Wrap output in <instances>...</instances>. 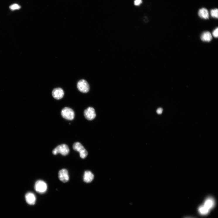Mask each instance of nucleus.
<instances>
[{
    "instance_id": "1",
    "label": "nucleus",
    "mask_w": 218,
    "mask_h": 218,
    "mask_svg": "<svg viewBox=\"0 0 218 218\" xmlns=\"http://www.w3.org/2000/svg\"><path fill=\"white\" fill-rule=\"evenodd\" d=\"M74 150L80 153V157L84 159L88 155V153L82 144L79 142L75 143L73 145Z\"/></svg>"
},
{
    "instance_id": "2",
    "label": "nucleus",
    "mask_w": 218,
    "mask_h": 218,
    "mask_svg": "<svg viewBox=\"0 0 218 218\" xmlns=\"http://www.w3.org/2000/svg\"><path fill=\"white\" fill-rule=\"evenodd\" d=\"M69 152V148L68 146L65 144L58 145L52 152L54 155L60 153L64 156L68 155Z\"/></svg>"
},
{
    "instance_id": "3",
    "label": "nucleus",
    "mask_w": 218,
    "mask_h": 218,
    "mask_svg": "<svg viewBox=\"0 0 218 218\" xmlns=\"http://www.w3.org/2000/svg\"><path fill=\"white\" fill-rule=\"evenodd\" d=\"M61 115L65 119L69 120H72L75 118V114L73 110L67 107L64 108L61 111Z\"/></svg>"
},
{
    "instance_id": "4",
    "label": "nucleus",
    "mask_w": 218,
    "mask_h": 218,
    "mask_svg": "<svg viewBox=\"0 0 218 218\" xmlns=\"http://www.w3.org/2000/svg\"><path fill=\"white\" fill-rule=\"evenodd\" d=\"M47 186L46 183L43 181L39 180L37 181L35 185V189L37 192L43 194L47 191Z\"/></svg>"
},
{
    "instance_id": "5",
    "label": "nucleus",
    "mask_w": 218,
    "mask_h": 218,
    "mask_svg": "<svg viewBox=\"0 0 218 218\" xmlns=\"http://www.w3.org/2000/svg\"><path fill=\"white\" fill-rule=\"evenodd\" d=\"M77 88L80 92L86 93L90 90V87L88 83L84 80H80L77 84Z\"/></svg>"
},
{
    "instance_id": "6",
    "label": "nucleus",
    "mask_w": 218,
    "mask_h": 218,
    "mask_svg": "<svg viewBox=\"0 0 218 218\" xmlns=\"http://www.w3.org/2000/svg\"><path fill=\"white\" fill-rule=\"evenodd\" d=\"M84 115L87 119L90 121L93 120L96 117L94 109L92 107H88L85 110Z\"/></svg>"
},
{
    "instance_id": "7",
    "label": "nucleus",
    "mask_w": 218,
    "mask_h": 218,
    "mask_svg": "<svg viewBox=\"0 0 218 218\" xmlns=\"http://www.w3.org/2000/svg\"><path fill=\"white\" fill-rule=\"evenodd\" d=\"M59 178L61 181L64 183L68 182L69 180L68 171L65 169L60 170L59 172Z\"/></svg>"
},
{
    "instance_id": "8",
    "label": "nucleus",
    "mask_w": 218,
    "mask_h": 218,
    "mask_svg": "<svg viewBox=\"0 0 218 218\" xmlns=\"http://www.w3.org/2000/svg\"><path fill=\"white\" fill-rule=\"evenodd\" d=\"M52 94L54 99L59 100L63 97L64 93L62 89L58 88L54 89L52 91Z\"/></svg>"
},
{
    "instance_id": "9",
    "label": "nucleus",
    "mask_w": 218,
    "mask_h": 218,
    "mask_svg": "<svg viewBox=\"0 0 218 218\" xmlns=\"http://www.w3.org/2000/svg\"><path fill=\"white\" fill-rule=\"evenodd\" d=\"M26 202L29 205H34L36 202V197L32 193H29L25 195Z\"/></svg>"
},
{
    "instance_id": "10",
    "label": "nucleus",
    "mask_w": 218,
    "mask_h": 218,
    "mask_svg": "<svg viewBox=\"0 0 218 218\" xmlns=\"http://www.w3.org/2000/svg\"><path fill=\"white\" fill-rule=\"evenodd\" d=\"M203 205L210 210L215 206V202L212 198L209 197L206 199Z\"/></svg>"
},
{
    "instance_id": "11",
    "label": "nucleus",
    "mask_w": 218,
    "mask_h": 218,
    "mask_svg": "<svg viewBox=\"0 0 218 218\" xmlns=\"http://www.w3.org/2000/svg\"><path fill=\"white\" fill-rule=\"evenodd\" d=\"M94 178V176L91 172L88 171H85L83 176V180L85 182L87 183L91 182Z\"/></svg>"
},
{
    "instance_id": "12",
    "label": "nucleus",
    "mask_w": 218,
    "mask_h": 218,
    "mask_svg": "<svg viewBox=\"0 0 218 218\" xmlns=\"http://www.w3.org/2000/svg\"><path fill=\"white\" fill-rule=\"evenodd\" d=\"M199 16L202 19H207L209 17V12L206 8H200L198 12Z\"/></svg>"
},
{
    "instance_id": "13",
    "label": "nucleus",
    "mask_w": 218,
    "mask_h": 218,
    "mask_svg": "<svg viewBox=\"0 0 218 218\" xmlns=\"http://www.w3.org/2000/svg\"><path fill=\"white\" fill-rule=\"evenodd\" d=\"M212 39V34L209 32H204L202 35L201 39L202 40L205 42H210Z\"/></svg>"
},
{
    "instance_id": "14",
    "label": "nucleus",
    "mask_w": 218,
    "mask_h": 218,
    "mask_svg": "<svg viewBox=\"0 0 218 218\" xmlns=\"http://www.w3.org/2000/svg\"><path fill=\"white\" fill-rule=\"evenodd\" d=\"M198 211L199 213L202 215H207L210 211L203 205L200 206L199 207Z\"/></svg>"
},
{
    "instance_id": "15",
    "label": "nucleus",
    "mask_w": 218,
    "mask_h": 218,
    "mask_svg": "<svg viewBox=\"0 0 218 218\" xmlns=\"http://www.w3.org/2000/svg\"><path fill=\"white\" fill-rule=\"evenodd\" d=\"M211 16L213 18H217L218 17V10L217 8L211 10L210 12Z\"/></svg>"
},
{
    "instance_id": "16",
    "label": "nucleus",
    "mask_w": 218,
    "mask_h": 218,
    "mask_svg": "<svg viewBox=\"0 0 218 218\" xmlns=\"http://www.w3.org/2000/svg\"><path fill=\"white\" fill-rule=\"evenodd\" d=\"M10 8L11 10L13 11L16 10L20 9L21 7L18 4H14L11 5Z\"/></svg>"
},
{
    "instance_id": "17",
    "label": "nucleus",
    "mask_w": 218,
    "mask_h": 218,
    "mask_svg": "<svg viewBox=\"0 0 218 218\" xmlns=\"http://www.w3.org/2000/svg\"><path fill=\"white\" fill-rule=\"evenodd\" d=\"M218 28H217L215 29L213 32V35L215 38H217L218 37Z\"/></svg>"
},
{
    "instance_id": "18",
    "label": "nucleus",
    "mask_w": 218,
    "mask_h": 218,
    "mask_svg": "<svg viewBox=\"0 0 218 218\" xmlns=\"http://www.w3.org/2000/svg\"><path fill=\"white\" fill-rule=\"evenodd\" d=\"M142 2V0H135L134 3L135 6H138L140 5Z\"/></svg>"
},
{
    "instance_id": "19",
    "label": "nucleus",
    "mask_w": 218,
    "mask_h": 218,
    "mask_svg": "<svg viewBox=\"0 0 218 218\" xmlns=\"http://www.w3.org/2000/svg\"><path fill=\"white\" fill-rule=\"evenodd\" d=\"M163 109L161 108H159L157 110V112L159 114H161L162 112Z\"/></svg>"
},
{
    "instance_id": "20",
    "label": "nucleus",
    "mask_w": 218,
    "mask_h": 218,
    "mask_svg": "<svg viewBox=\"0 0 218 218\" xmlns=\"http://www.w3.org/2000/svg\"><path fill=\"white\" fill-rule=\"evenodd\" d=\"M186 218H193L190 217H186Z\"/></svg>"
}]
</instances>
